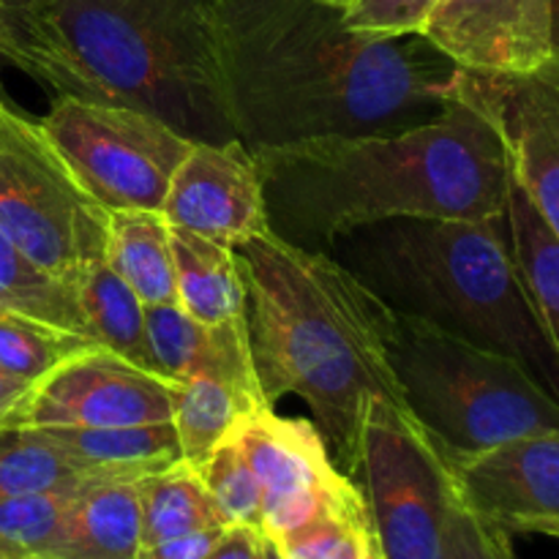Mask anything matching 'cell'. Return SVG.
<instances>
[{
	"label": "cell",
	"instance_id": "cell-1",
	"mask_svg": "<svg viewBox=\"0 0 559 559\" xmlns=\"http://www.w3.org/2000/svg\"><path fill=\"white\" fill-rule=\"evenodd\" d=\"M211 55L218 107L249 151L413 129L456 76L424 36L358 33L322 0H222Z\"/></svg>",
	"mask_w": 559,
	"mask_h": 559
},
{
	"label": "cell",
	"instance_id": "cell-2",
	"mask_svg": "<svg viewBox=\"0 0 559 559\" xmlns=\"http://www.w3.org/2000/svg\"><path fill=\"white\" fill-rule=\"evenodd\" d=\"M251 156L271 233L309 251L391 218L502 216L513 180L500 129L453 82L445 107L413 129L254 147Z\"/></svg>",
	"mask_w": 559,
	"mask_h": 559
},
{
	"label": "cell",
	"instance_id": "cell-3",
	"mask_svg": "<svg viewBox=\"0 0 559 559\" xmlns=\"http://www.w3.org/2000/svg\"><path fill=\"white\" fill-rule=\"evenodd\" d=\"M238 254L249 342L267 404L298 396L333 462L355 480L369 404L407 409L391 366L396 311L325 251L265 233Z\"/></svg>",
	"mask_w": 559,
	"mask_h": 559
},
{
	"label": "cell",
	"instance_id": "cell-4",
	"mask_svg": "<svg viewBox=\"0 0 559 559\" xmlns=\"http://www.w3.org/2000/svg\"><path fill=\"white\" fill-rule=\"evenodd\" d=\"M222 0H38L9 16L11 66L58 96L145 109L194 142L235 140L216 96Z\"/></svg>",
	"mask_w": 559,
	"mask_h": 559
},
{
	"label": "cell",
	"instance_id": "cell-5",
	"mask_svg": "<svg viewBox=\"0 0 559 559\" xmlns=\"http://www.w3.org/2000/svg\"><path fill=\"white\" fill-rule=\"evenodd\" d=\"M325 254L399 314L524 364L559 402V353L519 276L506 213L391 218L344 235Z\"/></svg>",
	"mask_w": 559,
	"mask_h": 559
},
{
	"label": "cell",
	"instance_id": "cell-6",
	"mask_svg": "<svg viewBox=\"0 0 559 559\" xmlns=\"http://www.w3.org/2000/svg\"><path fill=\"white\" fill-rule=\"evenodd\" d=\"M355 480L385 559H513L511 535L473 511L453 453L409 409L369 404Z\"/></svg>",
	"mask_w": 559,
	"mask_h": 559
},
{
	"label": "cell",
	"instance_id": "cell-7",
	"mask_svg": "<svg viewBox=\"0 0 559 559\" xmlns=\"http://www.w3.org/2000/svg\"><path fill=\"white\" fill-rule=\"evenodd\" d=\"M391 366L409 413L456 459L559 431V402L527 366L420 317L396 311Z\"/></svg>",
	"mask_w": 559,
	"mask_h": 559
},
{
	"label": "cell",
	"instance_id": "cell-8",
	"mask_svg": "<svg viewBox=\"0 0 559 559\" xmlns=\"http://www.w3.org/2000/svg\"><path fill=\"white\" fill-rule=\"evenodd\" d=\"M0 229L66 284L104 260L109 211L85 189L41 120L0 93Z\"/></svg>",
	"mask_w": 559,
	"mask_h": 559
},
{
	"label": "cell",
	"instance_id": "cell-9",
	"mask_svg": "<svg viewBox=\"0 0 559 559\" xmlns=\"http://www.w3.org/2000/svg\"><path fill=\"white\" fill-rule=\"evenodd\" d=\"M41 129L107 211H162L194 140L126 104L58 96Z\"/></svg>",
	"mask_w": 559,
	"mask_h": 559
},
{
	"label": "cell",
	"instance_id": "cell-10",
	"mask_svg": "<svg viewBox=\"0 0 559 559\" xmlns=\"http://www.w3.org/2000/svg\"><path fill=\"white\" fill-rule=\"evenodd\" d=\"M233 437L262 489V535L278 540L325 508L364 502L358 484L342 473L317 426L260 407L235 424Z\"/></svg>",
	"mask_w": 559,
	"mask_h": 559
},
{
	"label": "cell",
	"instance_id": "cell-11",
	"mask_svg": "<svg viewBox=\"0 0 559 559\" xmlns=\"http://www.w3.org/2000/svg\"><path fill=\"white\" fill-rule=\"evenodd\" d=\"M175 415V385L91 347L55 366L27 388L5 418L38 429H112V426L167 424Z\"/></svg>",
	"mask_w": 559,
	"mask_h": 559
},
{
	"label": "cell",
	"instance_id": "cell-12",
	"mask_svg": "<svg viewBox=\"0 0 559 559\" xmlns=\"http://www.w3.org/2000/svg\"><path fill=\"white\" fill-rule=\"evenodd\" d=\"M453 85L495 120L513 178L559 238V58L527 74L456 69Z\"/></svg>",
	"mask_w": 559,
	"mask_h": 559
},
{
	"label": "cell",
	"instance_id": "cell-13",
	"mask_svg": "<svg viewBox=\"0 0 559 559\" xmlns=\"http://www.w3.org/2000/svg\"><path fill=\"white\" fill-rule=\"evenodd\" d=\"M162 213L173 227L229 249L271 233L262 175L240 140L194 142L175 169Z\"/></svg>",
	"mask_w": 559,
	"mask_h": 559
},
{
	"label": "cell",
	"instance_id": "cell-14",
	"mask_svg": "<svg viewBox=\"0 0 559 559\" xmlns=\"http://www.w3.org/2000/svg\"><path fill=\"white\" fill-rule=\"evenodd\" d=\"M420 36L473 74H527L555 58L551 0H440Z\"/></svg>",
	"mask_w": 559,
	"mask_h": 559
},
{
	"label": "cell",
	"instance_id": "cell-15",
	"mask_svg": "<svg viewBox=\"0 0 559 559\" xmlns=\"http://www.w3.org/2000/svg\"><path fill=\"white\" fill-rule=\"evenodd\" d=\"M453 462L464 497L484 522L506 535L559 538V431L516 437Z\"/></svg>",
	"mask_w": 559,
	"mask_h": 559
},
{
	"label": "cell",
	"instance_id": "cell-16",
	"mask_svg": "<svg viewBox=\"0 0 559 559\" xmlns=\"http://www.w3.org/2000/svg\"><path fill=\"white\" fill-rule=\"evenodd\" d=\"M273 407L262 393L249 342V314L207 325L200 364L175 385L173 424L183 462L202 464L243 415Z\"/></svg>",
	"mask_w": 559,
	"mask_h": 559
},
{
	"label": "cell",
	"instance_id": "cell-17",
	"mask_svg": "<svg viewBox=\"0 0 559 559\" xmlns=\"http://www.w3.org/2000/svg\"><path fill=\"white\" fill-rule=\"evenodd\" d=\"M140 549L136 484L102 480L76 495L52 559H136Z\"/></svg>",
	"mask_w": 559,
	"mask_h": 559
},
{
	"label": "cell",
	"instance_id": "cell-18",
	"mask_svg": "<svg viewBox=\"0 0 559 559\" xmlns=\"http://www.w3.org/2000/svg\"><path fill=\"white\" fill-rule=\"evenodd\" d=\"M104 262L134 289L145 306L178 304L173 224L162 211H109Z\"/></svg>",
	"mask_w": 559,
	"mask_h": 559
},
{
	"label": "cell",
	"instance_id": "cell-19",
	"mask_svg": "<svg viewBox=\"0 0 559 559\" xmlns=\"http://www.w3.org/2000/svg\"><path fill=\"white\" fill-rule=\"evenodd\" d=\"M58 445L107 480H131L173 467L183 459L173 420L112 429H47Z\"/></svg>",
	"mask_w": 559,
	"mask_h": 559
},
{
	"label": "cell",
	"instance_id": "cell-20",
	"mask_svg": "<svg viewBox=\"0 0 559 559\" xmlns=\"http://www.w3.org/2000/svg\"><path fill=\"white\" fill-rule=\"evenodd\" d=\"M178 304L205 325L243 317L249 309L243 267L229 246L173 227Z\"/></svg>",
	"mask_w": 559,
	"mask_h": 559
},
{
	"label": "cell",
	"instance_id": "cell-21",
	"mask_svg": "<svg viewBox=\"0 0 559 559\" xmlns=\"http://www.w3.org/2000/svg\"><path fill=\"white\" fill-rule=\"evenodd\" d=\"M74 289L93 342L156 374V360L147 338L145 304L136 298L134 289L104 260L87 265L76 276Z\"/></svg>",
	"mask_w": 559,
	"mask_h": 559
},
{
	"label": "cell",
	"instance_id": "cell-22",
	"mask_svg": "<svg viewBox=\"0 0 559 559\" xmlns=\"http://www.w3.org/2000/svg\"><path fill=\"white\" fill-rule=\"evenodd\" d=\"M102 475L71 459L47 429L0 420V500L82 491Z\"/></svg>",
	"mask_w": 559,
	"mask_h": 559
},
{
	"label": "cell",
	"instance_id": "cell-23",
	"mask_svg": "<svg viewBox=\"0 0 559 559\" xmlns=\"http://www.w3.org/2000/svg\"><path fill=\"white\" fill-rule=\"evenodd\" d=\"M506 216L519 276L546 336L559 353V238L516 178L511 180Z\"/></svg>",
	"mask_w": 559,
	"mask_h": 559
},
{
	"label": "cell",
	"instance_id": "cell-24",
	"mask_svg": "<svg viewBox=\"0 0 559 559\" xmlns=\"http://www.w3.org/2000/svg\"><path fill=\"white\" fill-rule=\"evenodd\" d=\"M136 495L142 511V546L194 530L229 527L197 467L183 459L162 473L136 480Z\"/></svg>",
	"mask_w": 559,
	"mask_h": 559
},
{
	"label": "cell",
	"instance_id": "cell-25",
	"mask_svg": "<svg viewBox=\"0 0 559 559\" xmlns=\"http://www.w3.org/2000/svg\"><path fill=\"white\" fill-rule=\"evenodd\" d=\"M0 309L91 338L74 284L60 282L52 273L38 267L3 229H0Z\"/></svg>",
	"mask_w": 559,
	"mask_h": 559
},
{
	"label": "cell",
	"instance_id": "cell-26",
	"mask_svg": "<svg viewBox=\"0 0 559 559\" xmlns=\"http://www.w3.org/2000/svg\"><path fill=\"white\" fill-rule=\"evenodd\" d=\"M91 347L98 344L47 322L0 309V371L20 380L22 385H36L55 366Z\"/></svg>",
	"mask_w": 559,
	"mask_h": 559
},
{
	"label": "cell",
	"instance_id": "cell-27",
	"mask_svg": "<svg viewBox=\"0 0 559 559\" xmlns=\"http://www.w3.org/2000/svg\"><path fill=\"white\" fill-rule=\"evenodd\" d=\"M80 491H52L0 500V555L52 559Z\"/></svg>",
	"mask_w": 559,
	"mask_h": 559
},
{
	"label": "cell",
	"instance_id": "cell-28",
	"mask_svg": "<svg viewBox=\"0 0 559 559\" xmlns=\"http://www.w3.org/2000/svg\"><path fill=\"white\" fill-rule=\"evenodd\" d=\"M371 535L374 530L364 500L355 506L325 508L293 533L273 540V546L282 559H349Z\"/></svg>",
	"mask_w": 559,
	"mask_h": 559
},
{
	"label": "cell",
	"instance_id": "cell-29",
	"mask_svg": "<svg viewBox=\"0 0 559 559\" xmlns=\"http://www.w3.org/2000/svg\"><path fill=\"white\" fill-rule=\"evenodd\" d=\"M202 484L224 513L227 524H243L262 533V489L249 459L233 435L218 442L202 464H197Z\"/></svg>",
	"mask_w": 559,
	"mask_h": 559
},
{
	"label": "cell",
	"instance_id": "cell-30",
	"mask_svg": "<svg viewBox=\"0 0 559 559\" xmlns=\"http://www.w3.org/2000/svg\"><path fill=\"white\" fill-rule=\"evenodd\" d=\"M145 322L156 374L178 385L200 364L207 342V325L194 320L180 304L145 306Z\"/></svg>",
	"mask_w": 559,
	"mask_h": 559
},
{
	"label": "cell",
	"instance_id": "cell-31",
	"mask_svg": "<svg viewBox=\"0 0 559 559\" xmlns=\"http://www.w3.org/2000/svg\"><path fill=\"white\" fill-rule=\"evenodd\" d=\"M440 0H353L344 9V22L371 36H420Z\"/></svg>",
	"mask_w": 559,
	"mask_h": 559
},
{
	"label": "cell",
	"instance_id": "cell-32",
	"mask_svg": "<svg viewBox=\"0 0 559 559\" xmlns=\"http://www.w3.org/2000/svg\"><path fill=\"white\" fill-rule=\"evenodd\" d=\"M227 527H205L194 533L175 535V538L158 540V544L142 546L136 559H205L218 544Z\"/></svg>",
	"mask_w": 559,
	"mask_h": 559
},
{
	"label": "cell",
	"instance_id": "cell-33",
	"mask_svg": "<svg viewBox=\"0 0 559 559\" xmlns=\"http://www.w3.org/2000/svg\"><path fill=\"white\" fill-rule=\"evenodd\" d=\"M262 549H265V535L260 530L229 524L205 559H260Z\"/></svg>",
	"mask_w": 559,
	"mask_h": 559
},
{
	"label": "cell",
	"instance_id": "cell-34",
	"mask_svg": "<svg viewBox=\"0 0 559 559\" xmlns=\"http://www.w3.org/2000/svg\"><path fill=\"white\" fill-rule=\"evenodd\" d=\"M25 393L27 385H22L20 380H14V377H9L5 371H0V418H5V415L22 402Z\"/></svg>",
	"mask_w": 559,
	"mask_h": 559
},
{
	"label": "cell",
	"instance_id": "cell-35",
	"mask_svg": "<svg viewBox=\"0 0 559 559\" xmlns=\"http://www.w3.org/2000/svg\"><path fill=\"white\" fill-rule=\"evenodd\" d=\"M11 52H14V36H11L9 14H5L3 3H0V63L11 66Z\"/></svg>",
	"mask_w": 559,
	"mask_h": 559
},
{
	"label": "cell",
	"instance_id": "cell-36",
	"mask_svg": "<svg viewBox=\"0 0 559 559\" xmlns=\"http://www.w3.org/2000/svg\"><path fill=\"white\" fill-rule=\"evenodd\" d=\"M349 559H385L380 551V544H377V535H371L369 540H364V544H360V549L355 551Z\"/></svg>",
	"mask_w": 559,
	"mask_h": 559
},
{
	"label": "cell",
	"instance_id": "cell-37",
	"mask_svg": "<svg viewBox=\"0 0 559 559\" xmlns=\"http://www.w3.org/2000/svg\"><path fill=\"white\" fill-rule=\"evenodd\" d=\"M551 44H555V58H559V0H551Z\"/></svg>",
	"mask_w": 559,
	"mask_h": 559
},
{
	"label": "cell",
	"instance_id": "cell-38",
	"mask_svg": "<svg viewBox=\"0 0 559 559\" xmlns=\"http://www.w3.org/2000/svg\"><path fill=\"white\" fill-rule=\"evenodd\" d=\"M0 3H3V9H5V14H16V11H22V9H27V5H33V3H38V0H0Z\"/></svg>",
	"mask_w": 559,
	"mask_h": 559
},
{
	"label": "cell",
	"instance_id": "cell-39",
	"mask_svg": "<svg viewBox=\"0 0 559 559\" xmlns=\"http://www.w3.org/2000/svg\"><path fill=\"white\" fill-rule=\"evenodd\" d=\"M260 559H282V557H278L276 546H273L267 538H265V549H262V557Z\"/></svg>",
	"mask_w": 559,
	"mask_h": 559
},
{
	"label": "cell",
	"instance_id": "cell-40",
	"mask_svg": "<svg viewBox=\"0 0 559 559\" xmlns=\"http://www.w3.org/2000/svg\"><path fill=\"white\" fill-rule=\"evenodd\" d=\"M322 3H331V5H338V9H347L353 0H322Z\"/></svg>",
	"mask_w": 559,
	"mask_h": 559
},
{
	"label": "cell",
	"instance_id": "cell-41",
	"mask_svg": "<svg viewBox=\"0 0 559 559\" xmlns=\"http://www.w3.org/2000/svg\"><path fill=\"white\" fill-rule=\"evenodd\" d=\"M0 559H14V557H3V555H0Z\"/></svg>",
	"mask_w": 559,
	"mask_h": 559
}]
</instances>
